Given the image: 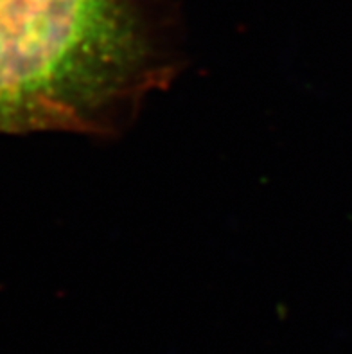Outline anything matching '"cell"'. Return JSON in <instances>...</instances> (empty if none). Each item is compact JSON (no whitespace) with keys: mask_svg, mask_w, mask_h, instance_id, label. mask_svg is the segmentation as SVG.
<instances>
[{"mask_svg":"<svg viewBox=\"0 0 352 354\" xmlns=\"http://www.w3.org/2000/svg\"><path fill=\"white\" fill-rule=\"evenodd\" d=\"M156 72L131 0H0V133L106 131Z\"/></svg>","mask_w":352,"mask_h":354,"instance_id":"6da1fadb","label":"cell"}]
</instances>
